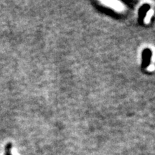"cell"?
<instances>
[{"mask_svg": "<svg viewBox=\"0 0 155 155\" xmlns=\"http://www.w3.org/2000/svg\"><path fill=\"white\" fill-rule=\"evenodd\" d=\"M150 9V6L149 4H144L140 9H139V22L140 24H142L144 20L145 17H146V15L147 13V11Z\"/></svg>", "mask_w": 155, "mask_h": 155, "instance_id": "7a4b0ae2", "label": "cell"}, {"mask_svg": "<svg viewBox=\"0 0 155 155\" xmlns=\"http://www.w3.org/2000/svg\"><path fill=\"white\" fill-rule=\"evenodd\" d=\"M151 50L149 48H146L144 50L143 53H142V68H147L149 65H150V61H151Z\"/></svg>", "mask_w": 155, "mask_h": 155, "instance_id": "6da1fadb", "label": "cell"}, {"mask_svg": "<svg viewBox=\"0 0 155 155\" xmlns=\"http://www.w3.org/2000/svg\"><path fill=\"white\" fill-rule=\"evenodd\" d=\"M106 3H107L108 4H110V5L112 6V7H115V8L121 9V5L119 4V2H115V1H108V2Z\"/></svg>", "mask_w": 155, "mask_h": 155, "instance_id": "277c9868", "label": "cell"}, {"mask_svg": "<svg viewBox=\"0 0 155 155\" xmlns=\"http://www.w3.org/2000/svg\"><path fill=\"white\" fill-rule=\"evenodd\" d=\"M12 148V144L8 143L5 147V155H12L11 149Z\"/></svg>", "mask_w": 155, "mask_h": 155, "instance_id": "3957f363", "label": "cell"}]
</instances>
